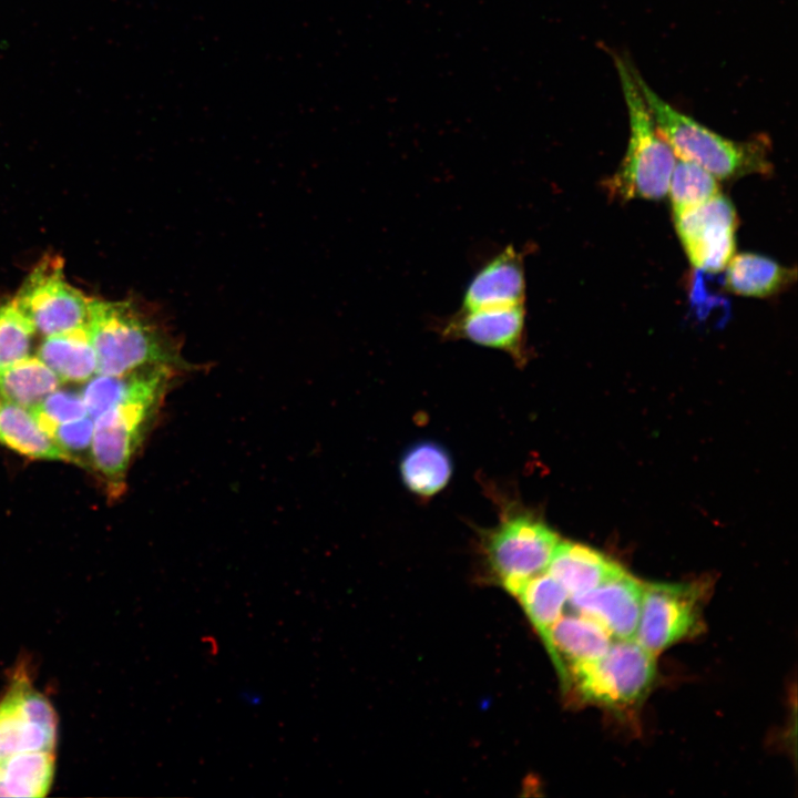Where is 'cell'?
Segmentation results:
<instances>
[{
  "instance_id": "14",
  "label": "cell",
  "mask_w": 798,
  "mask_h": 798,
  "mask_svg": "<svg viewBox=\"0 0 798 798\" xmlns=\"http://www.w3.org/2000/svg\"><path fill=\"white\" fill-rule=\"evenodd\" d=\"M181 372L176 369L153 366L123 375H95L86 381L81 393L88 415L95 419L120 405L165 398Z\"/></svg>"
},
{
  "instance_id": "22",
  "label": "cell",
  "mask_w": 798,
  "mask_h": 798,
  "mask_svg": "<svg viewBox=\"0 0 798 798\" xmlns=\"http://www.w3.org/2000/svg\"><path fill=\"white\" fill-rule=\"evenodd\" d=\"M516 597L543 642L561 617L569 594L550 574L541 573L529 580Z\"/></svg>"
},
{
  "instance_id": "20",
  "label": "cell",
  "mask_w": 798,
  "mask_h": 798,
  "mask_svg": "<svg viewBox=\"0 0 798 798\" xmlns=\"http://www.w3.org/2000/svg\"><path fill=\"white\" fill-rule=\"evenodd\" d=\"M406 488L417 497L431 498L442 491L452 475V460L439 443L421 441L403 453L399 464Z\"/></svg>"
},
{
  "instance_id": "6",
  "label": "cell",
  "mask_w": 798,
  "mask_h": 798,
  "mask_svg": "<svg viewBox=\"0 0 798 798\" xmlns=\"http://www.w3.org/2000/svg\"><path fill=\"white\" fill-rule=\"evenodd\" d=\"M655 674L653 653L635 638L616 640L602 657L570 671L561 683L585 703L624 707L645 697Z\"/></svg>"
},
{
  "instance_id": "16",
  "label": "cell",
  "mask_w": 798,
  "mask_h": 798,
  "mask_svg": "<svg viewBox=\"0 0 798 798\" xmlns=\"http://www.w3.org/2000/svg\"><path fill=\"white\" fill-rule=\"evenodd\" d=\"M621 569L592 548L564 541L557 544L546 573L572 596L594 589Z\"/></svg>"
},
{
  "instance_id": "13",
  "label": "cell",
  "mask_w": 798,
  "mask_h": 798,
  "mask_svg": "<svg viewBox=\"0 0 798 798\" xmlns=\"http://www.w3.org/2000/svg\"><path fill=\"white\" fill-rule=\"evenodd\" d=\"M524 254L509 245L488 259L468 283L461 310L525 305Z\"/></svg>"
},
{
  "instance_id": "18",
  "label": "cell",
  "mask_w": 798,
  "mask_h": 798,
  "mask_svg": "<svg viewBox=\"0 0 798 798\" xmlns=\"http://www.w3.org/2000/svg\"><path fill=\"white\" fill-rule=\"evenodd\" d=\"M0 443L31 459L73 463L29 409L8 401L0 402Z\"/></svg>"
},
{
  "instance_id": "19",
  "label": "cell",
  "mask_w": 798,
  "mask_h": 798,
  "mask_svg": "<svg viewBox=\"0 0 798 798\" xmlns=\"http://www.w3.org/2000/svg\"><path fill=\"white\" fill-rule=\"evenodd\" d=\"M725 287L747 297H768L787 288L796 278V269L754 253L733 255L726 265Z\"/></svg>"
},
{
  "instance_id": "8",
  "label": "cell",
  "mask_w": 798,
  "mask_h": 798,
  "mask_svg": "<svg viewBox=\"0 0 798 798\" xmlns=\"http://www.w3.org/2000/svg\"><path fill=\"white\" fill-rule=\"evenodd\" d=\"M707 584L643 583L635 640L655 656L700 631Z\"/></svg>"
},
{
  "instance_id": "4",
  "label": "cell",
  "mask_w": 798,
  "mask_h": 798,
  "mask_svg": "<svg viewBox=\"0 0 798 798\" xmlns=\"http://www.w3.org/2000/svg\"><path fill=\"white\" fill-rule=\"evenodd\" d=\"M615 64L628 114L630 139L618 168L604 187L618 201L659 200L667 194L676 155L655 125L633 65L621 57L615 58Z\"/></svg>"
},
{
  "instance_id": "17",
  "label": "cell",
  "mask_w": 798,
  "mask_h": 798,
  "mask_svg": "<svg viewBox=\"0 0 798 798\" xmlns=\"http://www.w3.org/2000/svg\"><path fill=\"white\" fill-rule=\"evenodd\" d=\"M63 382H84L96 375V355L88 323L44 336L37 355Z\"/></svg>"
},
{
  "instance_id": "2",
  "label": "cell",
  "mask_w": 798,
  "mask_h": 798,
  "mask_svg": "<svg viewBox=\"0 0 798 798\" xmlns=\"http://www.w3.org/2000/svg\"><path fill=\"white\" fill-rule=\"evenodd\" d=\"M58 716L25 672L17 671L0 698V784L54 776Z\"/></svg>"
},
{
  "instance_id": "25",
  "label": "cell",
  "mask_w": 798,
  "mask_h": 798,
  "mask_svg": "<svg viewBox=\"0 0 798 798\" xmlns=\"http://www.w3.org/2000/svg\"><path fill=\"white\" fill-rule=\"evenodd\" d=\"M29 410L40 427L51 437L60 424L88 416L81 392L59 388Z\"/></svg>"
},
{
  "instance_id": "27",
  "label": "cell",
  "mask_w": 798,
  "mask_h": 798,
  "mask_svg": "<svg viewBox=\"0 0 798 798\" xmlns=\"http://www.w3.org/2000/svg\"><path fill=\"white\" fill-rule=\"evenodd\" d=\"M1 402V401H0Z\"/></svg>"
},
{
  "instance_id": "3",
  "label": "cell",
  "mask_w": 798,
  "mask_h": 798,
  "mask_svg": "<svg viewBox=\"0 0 798 798\" xmlns=\"http://www.w3.org/2000/svg\"><path fill=\"white\" fill-rule=\"evenodd\" d=\"M633 73L659 134L676 157L699 165L717 180L770 172L763 140L735 142L719 135L664 101L634 66Z\"/></svg>"
},
{
  "instance_id": "23",
  "label": "cell",
  "mask_w": 798,
  "mask_h": 798,
  "mask_svg": "<svg viewBox=\"0 0 798 798\" xmlns=\"http://www.w3.org/2000/svg\"><path fill=\"white\" fill-rule=\"evenodd\" d=\"M667 194L677 215L720 194L717 178L699 165L678 160L672 171Z\"/></svg>"
},
{
  "instance_id": "15",
  "label": "cell",
  "mask_w": 798,
  "mask_h": 798,
  "mask_svg": "<svg viewBox=\"0 0 798 798\" xmlns=\"http://www.w3.org/2000/svg\"><path fill=\"white\" fill-rule=\"evenodd\" d=\"M611 637L596 621L579 613L560 617L543 644L562 682L570 671L602 657Z\"/></svg>"
},
{
  "instance_id": "7",
  "label": "cell",
  "mask_w": 798,
  "mask_h": 798,
  "mask_svg": "<svg viewBox=\"0 0 798 798\" xmlns=\"http://www.w3.org/2000/svg\"><path fill=\"white\" fill-rule=\"evenodd\" d=\"M164 399L152 398L120 405L93 419L91 464L105 482L110 497L123 494L133 456Z\"/></svg>"
},
{
  "instance_id": "12",
  "label": "cell",
  "mask_w": 798,
  "mask_h": 798,
  "mask_svg": "<svg viewBox=\"0 0 798 798\" xmlns=\"http://www.w3.org/2000/svg\"><path fill=\"white\" fill-rule=\"evenodd\" d=\"M643 583L623 567L594 589L570 596L573 607L596 621L616 640L634 638L642 605Z\"/></svg>"
},
{
  "instance_id": "24",
  "label": "cell",
  "mask_w": 798,
  "mask_h": 798,
  "mask_svg": "<svg viewBox=\"0 0 798 798\" xmlns=\"http://www.w3.org/2000/svg\"><path fill=\"white\" fill-rule=\"evenodd\" d=\"M35 328L12 301L0 306V369L28 356Z\"/></svg>"
},
{
  "instance_id": "26",
  "label": "cell",
  "mask_w": 798,
  "mask_h": 798,
  "mask_svg": "<svg viewBox=\"0 0 798 798\" xmlns=\"http://www.w3.org/2000/svg\"><path fill=\"white\" fill-rule=\"evenodd\" d=\"M93 431L94 420L88 415L60 424L52 438L71 457L73 463L86 467L88 463L91 464Z\"/></svg>"
},
{
  "instance_id": "5",
  "label": "cell",
  "mask_w": 798,
  "mask_h": 798,
  "mask_svg": "<svg viewBox=\"0 0 798 798\" xmlns=\"http://www.w3.org/2000/svg\"><path fill=\"white\" fill-rule=\"evenodd\" d=\"M480 543L490 575L516 596L529 580L546 570L560 540L532 511L505 505L498 524L481 532Z\"/></svg>"
},
{
  "instance_id": "9",
  "label": "cell",
  "mask_w": 798,
  "mask_h": 798,
  "mask_svg": "<svg viewBox=\"0 0 798 798\" xmlns=\"http://www.w3.org/2000/svg\"><path fill=\"white\" fill-rule=\"evenodd\" d=\"M90 299L65 279L63 260L48 256L29 273L11 301L37 331L49 336L85 325Z\"/></svg>"
},
{
  "instance_id": "21",
  "label": "cell",
  "mask_w": 798,
  "mask_h": 798,
  "mask_svg": "<svg viewBox=\"0 0 798 798\" xmlns=\"http://www.w3.org/2000/svg\"><path fill=\"white\" fill-rule=\"evenodd\" d=\"M60 378L38 357L0 369V397L31 409L61 385Z\"/></svg>"
},
{
  "instance_id": "1",
  "label": "cell",
  "mask_w": 798,
  "mask_h": 798,
  "mask_svg": "<svg viewBox=\"0 0 798 798\" xmlns=\"http://www.w3.org/2000/svg\"><path fill=\"white\" fill-rule=\"evenodd\" d=\"M88 327L98 375H123L164 366L186 372L192 367L170 330L132 300L90 299Z\"/></svg>"
},
{
  "instance_id": "11",
  "label": "cell",
  "mask_w": 798,
  "mask_h": 798,
  "mask_svg": "<svg viewBox=\"0 0 798 798\" xmlns=\"http://www.w3.org/2000/svg\"><path fill=\"white\" fill-rule=\"evenodd\" d=\"M439 328L443 338L464 339L501 350L511 356L518 365H523L526 360L525 305L459 309Z\"/></svg>"
},
{
  "instance_id": "10",
  "label": "cell",
  "mask_w": 798,
  "mask_h": 798,
  "mask_svg": "<svg viewBox=\"0 0 798 798\" xmlns=\"http://www.w3.org/2000/svg\"><path fill=\"white\" fill-rule=\"evenodd\" d=\"M674 225L690 264L702 272L723 270L736 247L738 217L732 202L718 194L674 215Z\"/></svg>"
}]
</instances>
